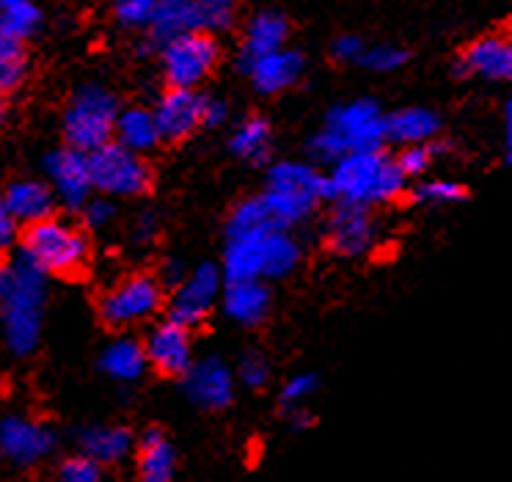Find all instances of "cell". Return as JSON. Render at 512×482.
Wrapping results in <instances>:
<instances>
[{
    "label": "cell",
    "mask_w": 512,
    "mask_h": 482,
    "mask_svg": "<svg viewBox=\"0 0 512 482\" xmlns=\"http://www.w3.org/2000/svg\"><path fill=\"white\" fill-rule=\"evenodd\" d=\"M47 279L42 270L20 254L0 265V317L9 348L17 356L34 353L42 334Z\"/></svg>",
    "instance_id": "cell-1"
},
{
    "label": "cell",
    "mask_w": 512,
    "mask_h": 482,
    "mask_svg": "<svg viewBox=\"0 0 512 482\" xmlns=\"http://www.w3.org/2000/svg\"><path fill=\"white\" fill-rule=\"evenodd\" d=\"M328 199L350 207H378L400 199L405 193V174L397 160L383 152H356L342 157L331 171L325 174Z\"/></svg>",
    "instance_id": "cell-2"
},
{
    "label": "cell",
    "mask_w": 512,
    "mask_h": 482,
    "mask_svg": "<svg viewBox=\"0 0 512 482\" xmlns=\"http://www.w3.org/2000/svg\"><path fill=\"white\" fill-rule=\"evenodd\" d=\"M386 116L372 100H353L336 105L325 116V124L309 141V152L317 163L336 166L342 157L356 152H383Z\"/></svg>",
    "instance_id": "cell-3"
},
{
    "label": "cell",
    "mask_w": 512,
    "mask_h": 482,
    "mask_svg": "<svg viewBox=\"0 0 512 482\" xmlns=\"http://www.w3.org/2000/svg\"><path fill=\"white\" fill-rule=\"evenodd\" d=\"M262 199L270 207L273 218L281 229L290 232V226L301 224L314 213V207L328 199L325 174L314 169L312 163L301 160H281L268 171Z\"/></svg>",
    "instance_id": "cell-4"
},
{
    "label": "cell",
    "mask_w": 512,
    "mask_h": 482,
    "mask_svg": "<svg viewBox=\"0 0 512 482\" xmlns=\"http://www.w3.org/2000/svg\"><path fill=\"white\" fill-rule=\"evenodd\" d=\"M119 100L111 89L102 83H83L64 111V135L67 146L78 149L83 155H91L102 146H108L116 133L119 119Z\"/></svg>",
    "instance_id": "cell-5"
},
{
    "label": "cell",
    "mask_w": 512,
    "mask_h": 482,
    "mask_svg": "<svg viewBox=\"0 0 512 482\" xmlns=\"http://www.w3.org/2000/svg\"><path fill=\"white\" fill-rule=\"evenodd\" d=\"M23 257L42 270V273H56L69 276L78 273L86 259H89V237L61 218H47L42 224L28 226L23 235Z\"/></svg>",
    "instance_id": "cell-6"
},
{
    "label": "cell",
    "mask_w": 512,
    "mask_h": 482,
    "mask_svg": "<svg viewBox=\"0 0 512 482\" xmlns=\"http://www.w3.org/2000/svg\"><path fill=\"white\" fill-rule=\"evenodd\" d=\"M234 3L229 0H157L155 25L149 31L152 47L168 45L188 34H218L234 23Z\"/></svg>",
    "instance_id": "cell-7"
},
{
    "label": "cell",
    "mask_w": 512,
    "mask_h": 482,
    "mask_svg": "<svg viewBox=\"0 0 512 482\" xmlns=\"http://www.w3.org/2000/svg\"><path fill=\"white\" fill-rule=\"evenodd\" d=\"M157 53L168 89L199 91L201 83L210 78L221 61V45L212 34L179 36L160 47Z\"/></svg>",
    "instance_id": "cell-8"
},
{
    "label": "cell",
    "mask_w": 512,
    "mask_h": 482,
    "mask_svg": "<svg viewBox=\"0 0 512 482\" xmlns=\"http://www.w3.org/2000/svg\"><path fill=\"white\" fill-rule=\"evenodd\" d=\"M166 290L155 273H130L105 290L100 298L102 320L111 328L141 326L163 309Z\"/></svg>",
    "instance_id": "cell-9"
},
{
    "label": "cell",
    "mask_w": 512,
    "mask_h": 482,
    "mask_svg": "<svg viewBox=\"0 0 512 482\" xmlns=\"http://www.w3.org/2000/svg\"><path fill=\"white\" fill-rule=\"evenodd\" d=\"M89 169L94 191H100L105 199H133L152 188L149 163L141 155L127 152L116 141L91 152Z\"/></svg>",
    "instance_id": "cell-10"
},
{
    "label": "cell",
    "mask_w": 512,
    "mask_h": 482,
    "mask_svg": "<svg viewBox=\"0 0 512 482\" xmlns=\"http://www.w3.org/2000/svg\"><path fill=\"white\" fill-rule=\"evenodd\" d=\"M223 287H226V281H223L221 265L201 262L196 268H190L188 279L171 292L168 320L185 326L188 331L201 326L207 320V314L212 312V306L221 303Z\"/></svg>",
    "instance_id": "cell-11"
},
{
    "label": "cell",
    "mask_w": 512,
    "mask_h": 482,
    "mask_svg": "<svg viewBox=\"0 0 512 482\" xmlns=\"http://www.w3.org/2000/svg\"><path fill=\"white\" fill-rule=\"evenodd\" d=\"M325 240L339 257H367L369 251H375L380 240L378 218L367 207L336 204V210L325 224Z\"/></svg>",
    "instance_id": "cell-12"
},
{
    "label": "cell",
    "mask_w": 512,
    "mask_h": 482,
    "mask_svg": "<svg viewBox=\"0 0 512 482\" xmlns=\"http://www.w3.org/2000/svg\"><path fill=\"white\" fill-rule=\"evenodd\" d=\"M45 171L58 202L67 204L69 210H83L89 204L91 191H94L89 155H83L72 146H61L45 157Z\"/></svg>",
    "instance_id": "cell-13"
},
{
    "label": "cell",
    "mask_w": 512,
    "mask_h": 482,
    "mask_svg": "<svg viewBox=\"0 0 512 482\" xmlns=\"http://www.w3.org/2000/svg\"><path fill=\"white\" fill-rule=\"evenodd\" d=\"M53 449H56L53 427L25 416H6L0 422V458L14 466H36Z\"/></svg>",
    "instance_id": "cell-14"
},
{
    "label": "cell",
    "mask_w": 512,
    "mask_h": 482,
    "mask_svg": "<svg viewBox=\"0 0 512 482\" xmlns=\"http://www.w3.org/2000/svg\"><path fill=\"white\" fill-rule=\"evenodd\" d=\"M149 367L168 378H185L193 367V339L185 326L174 320H160L144 339Z\"/></svg>",
    "instance_id": "cell-15"
},
{
    "label": "cell",
    "mask_w": 512,
    "mask_h": 482,
    "mask_svg": "<svg viewBox=\"0 0 512 482\" xmlns=\"http://www.w3.org/2000/svg\"><path fill=\"white\" fill-rule=\"evenodd\" d=\"M204 94L188 89H166L155 102L157 130L163 141H185L204 127Z\"/></svg>",
    "instance_id": "cell-16"
},
{
    "label": "cell",
    "mask_w": 512,
    "mask_h": 482,
    "mask_svg": "<svg viewBox=\"0 0 512 482\" xmlns=\"http://www.w3.org/2000/svg\"><path fill=\"white\" fill-rule=\"evenodd\" d=\"M185 381V392L204 411H223L234 400V375L229 364L215 356L193 361Z\"/></svg>",
    "instance_id": "cell-17"
},
{
    "label": "cell",
    "mask_w": 512,
    "mask_h": 482,
    "mask_svg": "<svg viewBox=\"0 0 512 482\" xmlns=\"http://www.w3.org/2000/svg\"><path fill=\"white\" fill-rule=\"evenodd\" d=\"M303 56L298 50H276V53H268V56L251 58V61H240V69H243L251 86H254L259 94H281V91L298 86V80L303 78Z\"/></svg>",
    "instance_id": "cell-18"
},
{
    "label": "cell",
    "mask_w": 512,
    "mask_h": 482,
    "mask_svg": "<svg viewBox=\"0 0 512 482\" xmlns=\"http://www.w3.org/2000/svg\"><path fill=\"white\" fill-rule=\"evenodd\" d=\"M223 314L237 326L256 328L268 320L273 309V295L265 281H232L223 287Z\"/></svg>",
    "instance_id": "cell-19"
},
{
    "label": "cell",
    "mask_w": 512,
    "mask_h": 482,
    "mask_svg": "<svg viewBox=\"0 0 512 482\" xmlns=\"http://www.w3.org/2000/svg\"><path fill=\"white\" fill-rule=\"evenodd\" d=\"M457 75H477L485 80L512 78V42L501 36H482L457 58Z\"/></svg>",
    "instance_id": "cell-20"
},
{
    "label": "cell",
    "mask_w": 512,
    "mask_h": 482,
    "mask_svg": "<svg viewBox=\"0 0 512 482\" xmlns=\"http://www.w3.org/2000/svg\"><path fill=\"white\" fill-rule=\"evenodd\" d=\"M135 474L138 482H174L177 477V452L163 430L149 427L135 441Z\"/></svg>",
    "instance_id": "cell-21"
},
{
    "label": "cell",
    "mask_w": 512,
    "mask_h": 482,
    "mask_svg": "<svg viewBox=\"0 0 512 482\" xmlns=\"http://www.w3.org/2000/svg\"><path fill=\"white\" fill-rule=\"evenodd\" d=\"M3 202L17 224L36 226L53 218L56 210V193L42 180H17L3 191Z\"/></svg>",
    "instance_id": "cell-22"
},
{
    "label": "cell",
    "mask_w": 512,
    "mask_h": 482,
    "mask_svg": "<svg viewBox=\"0 0 512 482\" xmlns=\"http://www.w3.org/2000/svg\"><path fill=\"white\" fill-rule=\"evenodd\" d=\"M287 36H290V20L276 9H265L256 12L243 31V50H240V61H251V58L268 56L276 50L287 47Z\"/></svg>",
    "instance_id": "cell-23"
},
{
    "label": "cell",
    "mask_w": 512,
    "mask_h": 482,
    "mask_svg": "<svg viewBox=\"0 0 512 482\" xmlns=\"http://www.w3.org/2000/svg\"><path fill=\"white\" fill-rule=\"evenodd\" d=\"M80 455L94 463H119L135 452L133 433L122 425H89L78 433Z\"/></svg>",
    "instance_id": "cell-24"
},
{
    "label": "cell",
    "mask_w": 512,
    "mask_h": 482,
    "mask_svg": "<svg viewBox=\"0 0 512 482\" xmlns=\"http://www.w3.org/2000/svg\"><path fill=\"white\" fill-rule=\"evenodd\" d=\"M441 130V119L438 113L422 105H413V108H402L386 116V141L402 146H424L433 144V138Z\"/></svg>",
    "instance_id": "cell-25"
},
{
    "label": "cell",
    "mask_w": 512,
    "mask_h": 482,
    "mask_svg": "<svg viewBox=\"0 0 512 482\" xmlns=\"http://www.w3.org/2000/svg\"><path fill=\"white\" fill-rule=\"evenodd\" d=\"M113 141L119 146H124L127 152L144 157L146 152H152L163 138H160V130H157V119L152 108L146 105H130V108H122L119 111V119H116V133H113Z\"/></svg>",
    "instance_id": "cell-26"
},
{
    "label": "cell",
    "mask_w": 512,
    "mask_h": 482,
    "mask_svg": "<svg viewBox=\"0 0 512 482\" xmlns=\"http://www.w3.org/2000/svg\"><path fill=\"white\" fill-rule=\"evenodd\" d=\"M229 149L234 157H240L251 166H262L268 163L273 155V127L265 116H243L240 122L232 127L229 135Z\"/></svg>",
    "instance_id": "cell-27"
},
{
    "label": "cell",
    "mask_w": 512,
    "mask_h": 482,
    "mask_svg": "<svg viewBox=\"0 0 512 482\" xmlns=\"http://www.w3.org/2000/svg\"><path fill=\"white\" fill-rule=\"evenodd\" d=\"M100 367L108 378H113V381H119V383L138 381V378L146 372V367H149L144 342H138V339L133 337L113 339L111 345L102 350Z\"/></svg>",
    "instance_id": "cell-28"
},
{
    "label": "cell",
    "mask_w": 512,
    "mask_h": 482,
    "mask_svg": "<svg viewBox=\"0 0 512 482\" xmlns=\"http://www.w3.org/2000/svg\"><path fill=\"white\" fill-rule=\"evenodd\" d=\"M303 259L301 243L290 232H273L262 243V281L287 279Z\"/></svg>",
    "instance_id": "cell-29"
},
{
    "label": "cell",
    "mask_w": 512,
    "mask_h": 482,
    "mask_svg": "<svg viewBox=\"0 0 512 482\" xmlns=\"http://www.w3.org/2000/svg\"><path fill=\"white\" fill-rule=\"evenodd\" d=\"M270 232H287V229H281L279 221L273 218L262 193L234 204L226 221V235H270Z\"/></svg>",
    "instance_id": "cell-30"
},
{
    "label": "cell",
    "mask_w": 512,
    "mask_h": 482,
    "mask_svg": "<svg viewBox=\"0 0 512 482\" xmlns=\"http://www.w3.org/2000/svg\"><path fill=\"white\" fill-rule=\"evenodd\" d=\"M42 12L31 0H0V34L23 45L39 31Z\"/></svg>",
    "instance_id": "cell-31"
},
{
    "label": "cell",
    "mask_w": 512,
    "mask_h": 482,
    "mask_svg": "<svg viewBox=\"0 0 512 482\" xmlns=\"http://www.w3.org/2000/svg\"><path fill=\"white\" fill-rule=\"evenodd\" d=\"M28 72V58L20 42L0 34V94L17 89Z\"/></svg>",
    "instance_id": "cell-32"
},
{
    "label": "cell",
    "mask_w": 512,
    "mask_h": 482,
    "mask_svg": "<svg viewBox=\"0 0 512 482\" xmlns=\"http://www.w3.org/2000/svg\"><path fill=\"white\" fill-rule=\"evenodd\" d=\"M157 14V0H119L113 6V20L127 31H152Z\"/></svg>",
    "instance_id": "cell-33"
},
{
    "label": "cell",
    "mask_w": 512,
    "mask_h": 482,
    "mask_svg": "<svg viewBox=\"0 0 512 482\" xmlns=\"http://www.w3.org/2000/svg\"><path fill=\"white\" fill-rule=\"evenodd\" d=\"M317 389H320L317 372H298V375L287 378L284 386H281V405H284L287 411L306 408V403L317 394Z\"/></svg>",
    "instance_id": "cell-34"
},
{
    "label": "cell",
    "mask_w": 512,
    "mask_h": 482,
    "mask_svg": "<svg viewBox=\"0 0 512 482\" xmlns=\"http://www.w3.org/2000/svg\"><path fill=\"white\" fill-rule=\"evenodd\" d=\"M466 196V188L452 180H424L413 188V199L419 204H455Z\"/></svg>",
    "instance_id": "cell-35"
},
{
    "label": "cell",
    "mask_w": 512,
    "mask_h": 482,
    "mask_svg": "<svg viewBox=\"0 0 512 482\" xmlns=\"http://www.w3.org/2000/svg\"><path fill=\"white\" fill-rule=\"evenodd\" d=\"M438 152H441V144L408 146V149H402L394 160H397V166H400V171L405 174V180H411V177H424V174L430 171Z\"/></svg>",
    "instance_id": "cell-36"
},
{
    "label": "cell",
    "mask_w": 512,
    "mask_h": 482,
    "mask_svg": "<svg viewBox=\"0 0 512 482\" xmlns=\"http://www.w3.org/2000/svg\"><path fill=\"white\" fill-rule=\"evenodd\" d=\"M237 378L248 386V389H262L270 381V361L265 353L259 350H248L237 361Z\"/></svg>",
    "instance_id": "cell-37"
},
{
    "label": "cell",
    "mask_w": 512,
    "mask_h": 482,
    "mask_svg": "<svg viewBox=\"0 0 512 482\" xmlns=\"http://www.w3.org/2000/svg\"><path fill=\"white\" fill-rule=\"evenodd\" d=\"M408 61V53L397 45H375L367 47V53H364V67L372 69V72H394V69H400L402 64Z\"/></svg>",
    "instance_id": "cell-38"
},
{
    "label": "cell",
    "mask_w": 512,
    "mask_h": 482,
    "mask_svg": "<svg viewBox=\"0 0 512 482\" xmlns=\"http://www.w3.org/2000/svg\"><path fill=\"white\" fill-rule=\"evenodd\" d=\"M58 482H102L100 463L83 458V455L67 458L58 469Z\"/></svg>",
    "instance_id": "cell-39"
},
{
    "label": "cell",
    "mask_w": 512,
    "mask_h": 482,
    "mask_svg": "<svg viewBox=\"0 0 512 482\" xmlns=\"http://www.w3.org/2000/svg\"><path fill=\"white\" fill-rule=\"evenodd\" d=\"M80 213H83V221H86L89 229H105L116 218V204H113V199L97 196V199H89V204Z\"/></svg>",
    "instance_id": "cell-40"
},
{
    "label": "cell",
    "mask_w": 512,
    "mask_h": 482,
    "mask_svg": "<svg viewBox=\"0 0 512 482\" xmlns=\"http://www.w3.org/2000/svg\"><path fill=\"white\" fill-rule=\"evenodd\" d=\"M364 53H367V45H364V39L356 34L336 36V42L331 45V56H334L339 64H361V61H364Z\"/></svg>",
    "instance_id": "cell-41"
},
{
    "label": "cell",
    "mask_w": 512,
    "mask_h": 482,
    "mask_svg": "<svg viewBox=\"0 0 512 482\" xmlns=\"http://www.w3.org/2000/svg\"><path fill=\"white\" fill-rule=\"evenodd\" d=\"M188 273H190V268L185 265V262H182V259L168 257L160 262V270H157L155 276H157V281H160V287H163V290L174 292L179 284H182V281L188 279Z\"/></svg>",
    "instance_id": "cell-42"
},
{
    "label": "cell",
    "mask_w": 512,
    "mask_h": 482,
    "mask_svg": "<svg viewBox=\"0 0 512 482\" xmlns=\"http://www.w3.org/2000/svg\"><path fill=\"white\" fill-rule=\"evenodd\" d=\"M157 235H160V218H157L155 210H144V213L135 218V226H133L135 243L146 246V243H152Z\"/></svg>",
    "instance_id": "cell-43"
},
{
    "label": "cell",
    "mask_w": 512,
    "mask_h": 482,
    "mask_svg": "<svg viewBox=\"0 0 512 482\" xmlns=\"http://www.w3.org/2000/svg\"><path fill=\"white\" fill-rule=\"evenodd\" d=\"M229 122V105L221 97H207L204 100V127L207 130H218Z\"/></svg>",
    "instance_id": "cell-44"
},
{
    "label": "cell",
    "mask_w": 512,
    "mask_h": 482,
    "mask_svg": "<svg viewBox=\"0 0 512 482\" xmlns=\"http://www.w3.org/2000/svg\"><path fill=\"white\" fill-rule=\"evenodd\" d=\"M17 240V221L9 213V207L3 202V193H0V251L12 248V243Z\"/></svg>",
    "instance_id": "cell-45"
},
{
    "label": "cell",
    "mask_w": 512,
    "mask_h": 482,
    "mask_svg": "<svg viewBox=\"0 0 512 482\" xmlns=\"http://www.w3.org/2000/svg\"><path fill=\"white\" fill-rule=\"evenodd\" d=\"M292 430H306V427L314 425V416L306 411V408H298V411H290Z\"/></svg>",
    "instance_id": "cell-46"
},
{
    "label": "cell",
    "mask_w": 512,
    "mask_h": 482,
    "mask_svg": "<svg viewBox=\"0 0 512 482\" xmlns=\"http://www.w3.org/2000/svg\"><path fill=\"white\" fill-rule=\"evenodd\" d=\"M504 141H507V160L512 163V97L504 108Z\"/></svg>",
    "instance_id": "cell-47"
},
{
    "label": "cell",
    "mask_w": 512,
    "mask_h": 482,
    "mask_svg": "<svg viewBox=\"0 0 512 482\" xmlns=\"http://www.w3.org/2000/svg\"><path fill=\"white\" fill-rule=\"evenodd\" d=\"M6 116H9V102H6V94H0V124L6 122Z\"/></svg>",
    "instance_id": "cell-48"
}]
</instances>
